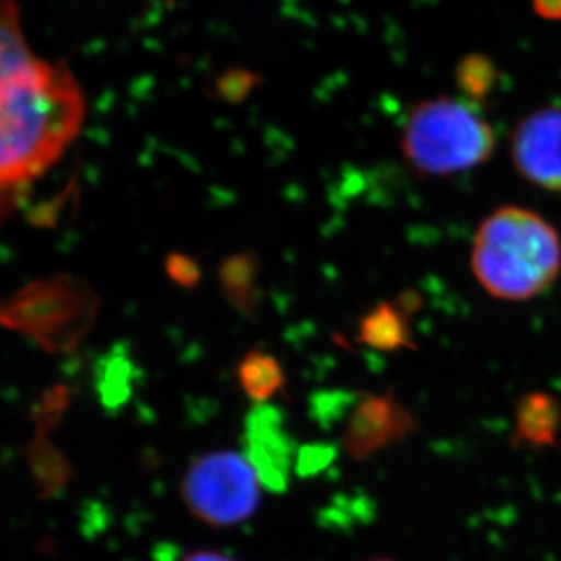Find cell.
Listing matches in <instances>:
<instances>
[{"label":"cell","mask_w":561,"mask_h":561,"mask_svg":"<svg viewBox=\"0 0 561 561\" xmlns=\"http://www.w3.org/2000/svg\"><path fill=\"white\" fill-rule=\"evenodd\" d=\"M85 118V95L64 60L37 62L0 80V186L8 217L16 193L46 173L73 142Z\"/></svg>","instance_id":"obj_1"},{"label":"cell","mask_w":561,"mask_h":561,"mask_svg":"<svg viewBox=\"0 0 561 561\" xmlns=\"http://www.w3.org/2000/svg\"><path fill=\"white\" fill-rule=\"evenodd\" d=\"M469 262L489 297L527 302L558 280L561 237L540 213L519 206L499 207L478 226Z\"/></svg>","instance_id":"obj_2"},{"label":"cell","mask_w":561,"mask_h":561,"mask_svg":"<svg viewBox=\"0 0 561 561\" xmlns=\"http://www.w3.org/2000/svg\"><path fill=\"white\" fill-rule=\"evenodd\" d=\"M496 135L469 102L433 96L409 110L400 135L403 159L422 176H453L493 157Z\"/></svg>","instance_id":"obj_3"},{"label":"cell","mask_w":561,"mask_h":561,"mask_svg":"<svg viewBox=\"0 0 561 561\" xmlns=\"http://www.w3.org/2000/svg\"><path fill=\"white\" fill-rule=\"evenodd\" d=\"M99 314L101 298L90 282L60 273L19 289L4 304L0 320L46 353L62 355L82 344Z\"/></svg>","instance_id":"obj_4"},{"label":"cell","mask_w":561,"mask_h":561,"mask_svg":"<svg viewBox=\"0 0 561 561\" xmlns=\"http://www.w3.org/2000/svg\"><path fill=\"white\" fill-rule=\"evenodd\" d=\"M182 499L195 518L213 527H231L253 516L260 478L248 456L217 450L196 458L182 480Z\"/></svg>","instance_id":"obj_5"},{"label":"cell","mask_w":561,"mask_h":561,"mask_svg":"<svg viewBox=\"0 0 561 561\" xmlns=\"http://www.w3.org/2000/svg\"><path fill=\"white\" fill-rule=\"evenodd\" d=\"M511 162L530 186L561 195V107L519 118L511 131Z\"/></svg>","instance_id":"obj_6"},{"label":"cell","mask_w":561,"mask_h":561,"mask_svg":"<svg viewBox=\"0 0 561 561\" xmlns=\"http://www.w3.org/2000/svg\"><path fill=\"white\" fill-rule=\"evenodd\" d=\"M409 430L411 419L391 394L369 397L351 414L342 444L351 458L364 461L403 438Z\"/></svg>","instance_id":"obj_7"},{"label":"cell","mask_w":561,"mask_h":561,"mask_svg":"<svg viewBox=\"0 0 561 561\" xmlns=\"http://www.w3.org/2000/svg\"><path fill=\"white\" fill-rule=\"evenodd\" d=\"M245 456L259 472L260 482L273 491H286L291 472V439L282 430L275 409L260 405L248 419Z\"/></svg>","instance_id":"obj_8"},{"label":"cell","mask_w":561,"mask_h":561,"mask_svg":"<svg viewBox=\"0 0 561 561\" xmlns=\"http://www.w3.org/2000/svg\"><path fill=\"white\" fill-rule=\"evenodd\" d=\"M259 256L251 251L229 254L218 265V284L240 314L254 317L260 304Z\"/></svg>","instance_id":"obj_9"},{"label":"cell","mask_w":561,"mask_h":561,"mask_svg":"<svg viewBox=\"0 0 561 561\" xmlns=\"http://www.w3.org/2000/svg\"><path fill=\"white\" fill-rule=\"evenodd\" d=\"M358 342L373 350L397 351L414 347L408 325V312L398 304H376L358 323Z\"/></svg>","instance_id":"obj_10"},{"label":"cell","mask_w":561,"mask_h":561,"mask_svg":"<svg viewBox=\"0 0 561 561\" xmlns=\"http://www.w3.org/2000/svg\"><path fill=\"white\" fill-rule=\"evenodd\" d=\"M24 30H22L21 8L16 0H2L0 8V80H8L22 73L37 62Z\"/></svg>","instance_id":"obj_11"},{"label":"cell","mask_w":561,"mask_h":561,"mask_svg":"<svg viewBox=\"0 0 561 561\" xmlns=\"http://www.w3.org/2000/svg\"><path fill=\"white\" fill-rule=\"evenodd\" d=\"M237 375L245 394L256 403L267 402L278 394L286 383V375L280 362L267 351L262 350H251L240 360Z\"/></svg>","instance_id":"obj_12"},{"label":"cell","mask_w":561,"mask_h":561,"mask_svg":"<svg viewBox=\"0 0 561 561\" xmlns=\"http://www.w3.org/2000/svg\"><path fill=\"white\" fill-rule=\"evenodd\" d=\"M500 71L491 57L483 54H469L456 64V88L463 95V101L472 106H480L493 95L499 85Z\"/></svg>","instance_id":"obj_13"},{"label":"cell","mask_w":561,"mask_h":561,"mask_svg":"<svg viewBox=\"0 0 561 561\" xmlns=\"http://www.w3.org/2000/svg\"><path fill=\"white\" fill-rule=\"evenodd\" d=\"M260 84H262L260 75L251 69L233 66V68L224 69L215 77L211 84L213 96L229 106H239L253 95V91Z\"/></svg>","instance_id":"obj_14"},{"label":"cell","mask_w":561,"mask_h":561,"mask_svg":"<svg viewBox=\"0 0 561 561\" xmlns=\"http://www.w3.org/2000/svg\"><path fill=\"white\" fill-rule=\"evenodd\" d=\"M32 461L35 477L46 493H51L54 489L68 482L71 469L51 445L43 444V442L33 445Z\"/></svg>","instance_id":"obj_15"},{"label":"cell","mask_w":561,"mask_h":561,"mask_svg":"<svg viewBox=\"0 0 561 561\" xmlns=\"http://www.w3.org/2000/svg\"><path fill=\"white\" fill-rule=\"evenodd\" d=\"M165 275L173 284L184 289H195L202 280V270L190 254L173 251L164 259Z\"/></svg>","instance_id":"obj_16"},{"label":"cell","mask_w":561,"mask_h":561,"mask_svg":"<svg viewBox=\"0 0 561 561\" xmlns=\"http://www.w3.org/2000/svg\"><path fill=\"white\" fill-rule=\"evenodd\" d=\"M536 15L546 21H561V0H530Z\"/></svg>","instance_id":"obj_17"},{"label":"cell","mask_w":561,"mask_h":561,"mask_svg":"<svg viewBox=\"0 0 561 561\" xmlns=\"http://www.w3.org/2000/svg\"><path fill=\"white\" fill-rule=\"evenodd\" d=\"M182 561H234L233 558L226 557V554H220V552L215 551H196L187 554L186 558Z\"/></svg>","instance_id":"obj_18"},{"label":"cell","mask_w":561,"mask_h":561,"mask_svg":"<svg viewBox=\"0 0 561 561\" xmlns=\"http://www.w3.org/2000/svg\"><path fill=\"white\" fill-rule=\"evenodd\" d=\"M369 561H392V560H381V558H380V560H369Z\"/></svg>","instance_id":"obj_19"}]
</instances>
